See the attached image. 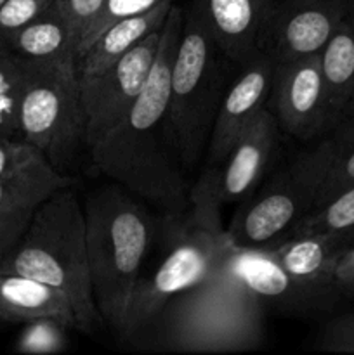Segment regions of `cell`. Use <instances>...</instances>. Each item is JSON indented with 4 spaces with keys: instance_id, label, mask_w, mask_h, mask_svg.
Segmentation results:
<instances>
[{
    "instance_id": "6da1fadb",
    "label": "cell",
    "mask_w": 354,
    "mask_h": 355,
    "mask_svg": "<svg viewBox=\"0 0 354 355\" xmlns=\"http://www.w3.org/2000/svg\"><path fill=\"white\" fill-rule=\"evenodd\" d=\"M183 30V7L174 3L162 26L158 52L144 89L130 110L87 146L92 165L163 215L189 207V184L169 125L170 75Z\"/></svg>"
},
{
    "instance_id": "7a4b0ae2",
    "label": "cell",
    "mask_w": 354,
    "mask_h": 355,
    "mask_svg": "<svg viewBox=\"0 0 354 355\" xmlns=\"http://www.w3.org/2000/svg\"><path fill=\"white\" fill-rule=\"evenodd\" d=\"M221 168L205 166L191 186L189 207L180 215H163V257L149 277H139L125 312L118 340L134 349L162 309L176 295L203 283L222 267L231 248L221 224Z\"/></svg>"
},
{
    "instance_id": "3957f363",
    "label": "cell",
    "mask_w": 354,
    "mask_h": 355,
    "mask_svg": "<svg viewBox=\"0 0 354 355\" xmlns=\"http://www.w3.org/2000/svg\"><path fill=\"white\" fill-rule=\"evenodd\" d=\"M266 311L224 267L203 283L176 295L135 350L155 354H233L266 342Z\"/></svg>"
},
{
    "instance_id": "277c9868",
    "label": "cell",
    "mask_w": 354,
    "mask_h": 355,
    "mask_svg": "<svg viewBox=\"0 0 354 355\" xmlns=\"http://www.w3.org/2000/svg\"><path fill=\"white\" fill-rule=\"evenodd\" d=\"M0 272H14L61 290L71 302L78 331L106 328L90 281L85 214L73 186L56 191L31 215L23 234L0 260Z\"/></svg>"
},
{
    "instance_id": "5b68a950",
    "label": "cell",
    "mask_w": 354,
    "mask_h": 355,
    "mask_svg": "<svg viewBox=\"0 0 354 355\" xmlns=\"http://www.w3.org/2000/svg\"><path fill=\"white\" fill-rule=\"evenodd\" d=\"M83 214L97 311L106 328L118 333L142 263L158 238L160 218L117 182L89 194Z\"/></svg>"
},
{
    "instance_id": "8992f818",
    "label": "cell",
    "mask_w": 354,
    "mask_h": 355,
    "mask_svg": "<svg viewBox=\"0 0 354 355\" xmlns=\"http://www.w3.org/2000/svg\"><path fill=\"white\" fill-rule=\"evenodd\" d=\"M238 66L226 55L200 0L183 9V30L170 75L169 125L184 168L207 153L215 116Z\"/></svg>"
},
{
    "instance_id": "52a82bcc",
    "label": "cell",
    "mask_w": 354,
    "mask_h": 355,
    "mask_svg": "<svg viewBox=\"0 0 354 355\" xmlns=\"http://www.w3.org/2000/svg\"><path fill=\"white\" fill-rule=\"evenodd\" d=\"M23 61L19 135L56 170L66 173L80 148L85 146V114L76 58Z\"/></svg>"
},
{
    "instance_id": "ba28073f",
    "label": "cell",
    "mask_w": 354,
    "mask_h": 355,
    "mask_svg": "<svg viewBox=\"0 0 354 355\" xmlns=\"http://www.w3.org/2000/svg\"><path fill=\"white\" fill-rule=\"evenodd\" d=\"M312 208L311 193L285 168L242 201L226 238L235 248L271 252L294 238Z\"/></svg>"
},
{
    "instance_id": "9c48e42d",
    "label": "cell",
    "mask_w": 354,
    "mask_h": 355,
    "mask_svg": "<svg viewBox=\"0 0 354 355\" xmlns=\"http://www.w3.org/2000/svg\"><path fill=\"white\" fill-rule=\"evenodd\" d=\"M267 110L280 130L298 141H318L337 127L321 66V52L274 62Z\"/></svg>"
},
{
    "instance_id": "30bf717a",
    "label": "cell",
    "mask_w": 354,
    "mask_h": 355,
    "mask_svg": "<svg viewBox=\"0 0 354 355\" xmlns=\"http://www.w3.org/2000/svg\"><path fill=\"white\" fill-rule=\"evenodd\" d=\"M160 35L162 30L146 37L104 71L80 76L85 148L118 123L144 89L158 52Z\"/></svg>"
},
{
    "instance_id": "8fae6325",
    "label": "cell",
    "mask_w": 354,
    "mask_h": 355,
    "mask_svg": "<svg viewBox=\"0 0 354 355\" xmlns=\"http://www.w3.org/2000/svg\"><path fill=\"white\" fill-rule=\"evenodd\" d=\"M222 267L255 295L264 311L312 318L330 312L340 300L339 295L318 290L288 274L269 252L231 246Z\"/></svg>"
},
{
    "instance_id": "7c38bea8",
    "label": "cell",
    "mask_w": 354,
    "mask_h": 355,
    "mask_svg": "<svg viewBox=\"0 0 354 355\" xmlns=\"http://www.w3.org/2000/svg\"><path fill=\"white\" fill-rule=\"evenodd\" d=\"M353 0H278L264 49L274 62L318 54L342 26Z\"/></svg>"
},
{
    "instance_id": "4fadbf2b",
    "label": "cell",
    "mask_w": 354,
    "mask_h": 355,
    "mask_svg": "<svg viewBox=\"0 0 354 355\" xmlns=\"http://www.w3.org/2000/svg\"><path fill=\"white\" fill-rule=\"evenodd\" d=\"M273 71L274 61L266 52L238 69L219 106L205 153V166L221 168L246 125L266 107Z\"/></svg>"
},
{
    "instance_id": "5bb4252c",
    "label": "cell",
    "mask_w": 354,
    "mask_h": 355,
    "mask_svg": "<svg viewBox=\"0 0 354 355\" xmlns=\"http://www.w3.org/2000/svg\"><path fill=\"white\" fill-rule=\"evenodd\" d=\"M280 142V125L267 107L259 111L236 141L221 166L219 196L222 205L242 203L266 177Z\"/></svg>"
},
{
    "instance_id": "9a60e30c",
    "label": "cell",
    "mask_w": 354,
    "mask_h": 355,
    "mask_svg": "<svg viewBox=\"0 0 354 355\" xmlns=\"http://www.w3.org/2000/svg\"><path fill=\"white\" fill-rule=\"evenodd\" d=\"M288 168L311 193L312 210L354 184V120L318 139L314 148L301 153Z\"/></svg>"
},
{
    "instance_id": "2e32d148",
    "label": "cell",
    "mask_w": 354,
    "mask_h": 355,
    "mask_svg": "<svg viewBox=\"0 0 354 355\" xmlns=\"http://www.w3.org/2000/svg\"><path fill=\"white\" fill-rule=\"evenodd\" d=\"M215 40L238 68L264 52L278 0H200Z\"/></svg>"
},
{
    "instance_id": "e0dca14e",
    "label": "cell",
    "mask_w": 354,
    "mask_h": 355,
    "mask_svg": "<svg viewBox=\"0 0 354 355\" xmlns=\"http://www.w3.org/2000/svg\"><path fill=\"white\" fill-rule=\"evenodd\" d=\"M51 318L78 331L69 298L47 283L14 272H0V321L24 324Z\"/></svg>"
},
{
    "instance_id": "ac0fdd59",
    "label": "cell",
    "mask_w": 354,
    "mask_h": 355,
    "mask_svg": "<svg viewBox=\"0 0 354 355\" xmlns=\"http://www.w3.org/2000/svg\"><path fill=\"white\" fill-rule=\"evenodd\" d=\"M176 0H162L149 10L111 24L76 58L78 76H92L127 54L132 47L162 30Z\"/></svg>"
},
{
    "instance_id": "d6986e66",
    "label": "cell",
    "mask_w": 354,
    "mask_h": 355,
    "mask_svg": "<svg viewBox=\"0 0 354 355\" xmlns=\"http://www.w3.org/2000/svg\"><path fill=\"white\" fill-rule=\"evenodd\" d=\"M344 252L346 248L330 236L302 234L288 239L269 253L294 277L340 297L335 284V269Z\"/></svg>"
},
{
    "instance_id": "ffe728a7",
    "label": "cell",
    "mask_w": 354,
    "mask_h": 355,
    "mask_svg": "<svg viewBox=\"0 0 354 355\" xmlns=\"http://www.w3.org/2000/svg\"><path fill=\"white\" fill-rule=\"evenodd\" d=\"M6 49L23 59L76 58L78 38L61 2L56 0L40 16L2 38Z\"/></svg>"
},
{
    "instance_id": "44dd1931",
    "label": "cell",
    "mask_w": 354,
    "mask_h": 355,
    "mask_svg": "<svg viewBox=\"0 0 354 355\" xmlns=\"http://www.w3.org/2000/svg\"><path fill=\"white\" fill-rule=\"evenodd\" d=\"M75 186V179L59 172L49 163L45 156L0 179V217L26 218L59 189Z\"/></svg>"
},
{
    "instance_id": "7402d4cb",
    "label": "cell",
    "mask_w": 354,
    "mask_h": 355,
    "mask_svg": "<svg viewBox=\"0 0 354 355\" xmlns=\"http://www.w3.org/2000/svg\"><path fill=\"white\" fill-rule=\"evenodd\" d=\"M321 66L339 127L354 120V31L347 19L321 51Z\"/></svg>"
},
{
    "instance_id": "603a6c76",
    "label": "cell",
    "mask_w": 354,
    "mask_h": 355,
    "mask_svg": "<svg viewBox=\"0 0 354 355\" xmlns=\"http://www.w3.org/2000/svg\"><path fill=\"white\" fill-rule=\"evenodd\" d=\"M302 234H326L346 250L351 248L354 245V184L312 210L295 231V236Z\"/></svg>"
},
{
    "instance_id": "cb8c5ba5",
    "label": "cell",
    "mask_w": 354,
    "mask_h": 355,
    "mask_svg": "<svg viewBox=\"0 0 354 355\" xmlns=\"http://www.w3.org/2000/svg\"><path fill=\"white\" fill-rule=\"evenodd\" d=\"M23 85V58L6 49L0 52V135H19V103Z\"/></svg>"
},
{
    "instance_id": "d4e9b609",
    "label": "cell",
    "mask_w": 354,
    "mask_h": 355,
    "mask_svg": "<svg viewBox=\"0 0 354 355\" xmlns=\"http://www.w3.org/2000/svg\"><path fill=\"white\" fill-rule=\"evenodd\" d=\"M68 331L62 322L51 318L24 322L14 350L19 354H58L68 347Z\"/></svg>"
},
{
    "instance_id": "484cf974",
    "label": "cell",
    "mask_w": 354,
    "mask_h": 355,
    "mask_svg": "<svg viewBox=\"0 0 354 355\" xmlns=\"http://www.w3.org/2000/svg\"><path fill=\"white\" fill-rule=\"evenodd\" d=\"M162 0H103L101 7L97 9L96 16L92 17V21L87 26L85 33L82 35L78 44V52H76V58L99 37L101 33L108 30L111 24L118 23V21L125 19V17L135 16V14H141L149 10L151 7H155L156 3H160Z\"/></svg>"
},
{
    "instance_id": "4316f807",
    "label": "cell",
    "mask_w": 354,
    "mask_h": 355,
    "mask_svg": "<svg viewBox=\"0 0 354 355\" xmlns=\"http://www.w3.org/2000/svg\"><path fill=\"white\" fill-rule=\"evenodd\" d=\"M42 156L35 146L19 135H0V179L33 165Z\"/></svg>"
},
{
    "instance_id": "83f0119b",
    "label": "cell",
    "mask_w": 354,
    "mask_h": 355,
    "mask_svg": "<svg viewBox=\"0 0 354 355\" xmlns=\"http://www.w3.org/2000/svg\"><path fill=\"white\" fill-rule=\"evenodd\" d=\"M316 349L332 354H354V312L333 318L316 338Z\"/></svg>"
},
{
    "instance_id": "f1b7e54d",
    "label": "cell",
    "mask_w": 354,
    "mask_h": 355,
    "mask_svg": "<svg viewBox=\"0 0 354 355\" xmlns=\"http://www.w3.org/2000/svg\"><path fill=\"white\" fill-rule=\"evenodd\" d=\"M56 0H6L0 7V40L40 16Z\"/></svg>"
},
{
    "instance_id": "f546056e",
    "label": "cell",
    "mask_w": 354,
    "mask_h": 355,
    "mask_svg": "<svg viewBox=\"0 0 354 355\" xmlns=\"http://www.w3.org/2000/svg\"><path fill=\"white\" fill-rule=\"evenodd\" d=\"M59 2H61L66 14H68L80 44V38L85 33L87 26H89V23L92 21V17L96 16L97 9L101 7L103 0H59Z\"/></svg>"
},
{
    "instance_id": "4dcf8cb0",
    "label": "cell",
    "mask_w": 354,
    "mask_h": 355,
    "mask_svg": "<svg viewBox=\"0 0 354 355\" xmlns=\"http://www.w3.org/2000/svg\"><path fill=\"white\" fill-rule=\"evenodd\" d=\"M335 284L340 297L354 300V245L339 259L335 269Z\"/></svg>"
},
{
    "instance_id": "1f68e13d",
    "label": "cell",
    "mask_w": 354,
    "mask_h": 355,
    "mask_svg": "<svg viewBox=\"0 0 354 355\" xmlns=\"http://www.w3.org/2000/svg\"><path fill=\"white\" fill-rule=\"evenodd\" d=\"M26 218L0 217V260L6 255L7 250L16 243V239L23 234L28 225Z\"/></svg>"
},
{
    "instance_id": "d6a6232c",
    "label": "cell",
    "mask_w": 354,
    "mask_h": 355,
    "mask_svg": "<svg viewBox=\"0 0 354 355\" xmlns=\"http://www.w3.org/2000/svg\"><path fill=\"white\" fill-rule=\"evenodd\" d=\"M347 23L351 24V28H353V31H354V0H353V2H351L349 14H347Z\"/></svg>"
},
{
    "instance_id": "836d02e7",
    "label": "cell",
    "mask_w": 354,
    "mask_h": 355,
    "mask_svg": "<svg viewBox=\"0 0 354 355\" xmlns=\"http://www.w3.org/2000/svg\"><path fill=\"white\" fill-rule=\"evenodd\" d=\"M3 51H6V45H3V42L0 40V52H3Z\"/></svg>"
},
{
    "instance_id": "e575fe53",
    "label": "cell",
    "mask_w": 354,
    "mask_h": 355,
    "mask_svg": "<svg viewBox=\"0 0 354 355\" xmlns=\"http://www.w3.org/2000/svg\"><path fill=\"white\" fill-rule=\"evenodd\" d=\"M3 2H6V0H0V7H2V3H3Z\"/></svg>"
}]
</instances>
